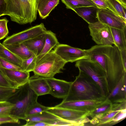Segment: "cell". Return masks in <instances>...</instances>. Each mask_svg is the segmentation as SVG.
<instances>
[{
  "label": "cell",
  "instance_id": "cell-1",
  "mask_svg": "<svg viewBox=\"0 0 126 126\" xmlns=\"http://www.w3.org/2000/svg\"><path fill=\"white\" fill-rule=\"evenodd\" d=\"M86 50L89 59L97 62L105 70L110 93L126 73L119 50L115 45H97Z\"/></svg>",
  "mask_w": 126,
  "mask_h": 126
},
{
  "label": "cell",
  "instance_id": "cell-2",
  "mask_svg": "<svg viewBox=\"0 0 126 126\" xmlns=\"http://www.w3.org/2000/svg\"><path fill=\"white\" fill-rule=\"evenodd\" d=\"M106 97L103 95L98 85L88 76L79 71L78 75L72 82L68 94L63 102L97 100H103Z\"/></svg>",
  "mask_w": 126,
  "mask_h": 126
},
{
  "label": "cell",
  "instance_id": "cell-3",
  "mask_svg": "<svg viewBox=\"0 0 126 126\" xmlns=\"http://www.w3.org/2000/svg\"><path fill=\"white\" fill-rule=\"evenodd\" d=\"M39 0H6V15L19 24H31L36 19Z\"/></svg>",
  "mask_w": 126,
  "mask_h": 126
},
{
  "label": "cell",
  "instance_id": "cell-4",
  "mask_svg": "<svg viewBox=\"0 0 126 126\" xmlns=\"http://www.w3.org/2000/svg\"><path fill=\"white\" fill-rule=\"evenodd\" d=\"M75 66L79 71L86 75L98 85L106 97L110 92L105 72L97 62L90 59H83L76 62Z\"/></svg>",
  "mask_w": 126,
  "mask_h": 126
},
{
  "label": "cell",
  "instance_id": "cell-5",
  "mask_svg": "<svg viewBox=\"0 0 126 126\" xmlns=\"http://www.w3.org/2000/svg\"><path fill=\"white\" fill-rule=\"evenodd\" d=\"M38 96L30 87L28 82L21 87L19 92L8 101L14 105L10 115L24 120L27 109L37 101Z\"/></svg>",
  "mask_w": 126,
  "mask_h": 126
},
{
  "label": "cell",
  "instance_id": "cell-6",
  "mask_svg": "<svg viewBox=\"0 0 126 126\" xmlns=\"http://www.w3.org/2000/svg\"><path fill=\"white\" fill-rule=\"evenodd\" d=\"M67 63L57 55L54 50L44 56L36 62L33 71L34 75L45 78L54 77L62 72Z\"/></svg>",
  "mask_w": 126,
  "mask_h": 126
},
{
  "label": "cell",
  "instance_id": "cell-7",
  "mask_svg": "<svg viewBox=\"0 0 126 126\" xmlns=\"http://www.w3.org/2000/svg\"><path fill=\"white\" fill-rule=\"evenodd\" d=\"M46 111L61 119L74 122L79 126H83L90 122L88 118L89 112L54 106L49 107Z\"/></svg>",
  "mask_w": 126,
  "mask_h": 126
},
{
  "label": "cell",
  "instance_id": "cell-8",
  "mask_svg": "<svg viewBox=\"0 0 126 126\" xmlns=\"http://www.w3.org/2000/svg\"><path fill=\"white\" fill-rule=\"evenodd\" d=\"M90 35L97 45H112L113 39L110 27L99 21L89 24Z\"/></svg>",
  "mask_w": 126,
  "mask_h": 126
},
{
  "label": "cell",
  "instance_id": "cell-9",
  "mask_svg": "<svg viewBox=\"0 0 126 126\" xmlns=\"http://www.w3.org/2000/svg\"><path fill=\"white\" fill-rule=\"evenodd\" d=\"M47 31L44 24L41 23L8 37L2 44L4 45H7L21 43L45 33Z\"/></svg>",
  "mask_w": 126,
  "mask_h": 126
},
{
  "label": "cell",
  "instance_id": "cell-10",
  "mask_svg": "<svg viewBox=\"0 0 126 126\" xmlns=\"http://www.w3.org/2000/svg\"><path fill=\"white\" fill-rule=\"evenodd\" d=\"M54 50L67 63L89 59L86 49L74 47L67 44H59L54 48Z\"/></svg>",
  "mask_w": 126,
  "mask_h": 126
},
{
  "label": "cell",
  "instance_id": "cell-11",
  "mask_svg": "<svg viewBox=\"0 0 126 126\" xmlns=\"http://www.w3.org/2000/svg\"><path fill=\"white\" fill-rule=\"evenodd\" d=\"M97 15L98 21L110 27L120 29L126 28V20L108 9H99Z\"/></svg>",
  "mask_w": 126,
  "mask_h": 126
},
{
  "label": "cell",
  "instance_id": "cell-12",
  "mask_svg": "<svg viewBox=\"0 0 126 126\" xmlns=\"http://www.w3.org/2000/svg\"><path fill=\"white\" fill-rule=\"evenodd\" d=\"M106 99L103 100H85L62 101L55 106L90 112L103 104Z\"/></svg>",
  "mask_w": 126,
  "mask_h": 126
},
{
  "label": "cell",
  "instance_id": "cell-13",
  "mask_svg": "<svg viewBox=\"0 0 126 126\" xmlns=\"http://www.w3.org/2000/svg\"><path fill=\"white\" fill-rule=\"evenodd\" d=\"M45 78L50 87L49 94L55 97L63 99L67 96L72 82L57 79L54 77Z\"/></svg>",
  "mask_w": 126,
  "mask_h": 126
},
{
  "label": "cell",
  "instance_id": "cell-14",
  "mask_svg": "<svg viewBox=\"0 0 126 126\" xmlns=\"http://www.w3.org/2000/svg\"><path fill=\"white\" fill-rule=\"evenodd\" d=\"M2 73L13 87L19 88L28 82L30 72L21 70L5 69L0 66Z\"/></svg>",
  "mask_w": 126,
  "mask_h": 126
},
{
  "label": "cell",
  "instance_id": "cell-15",
  "mask_svg": "<svg viewBox=\"0 0 126 126\" xmlns=\"http://www.w3.org/2000/svg\"><path fill=\"white\" fill-rule=\"evenodd\" d=\"M126 73L106 97L112 104L126 101Z\"/></svg>",
  "mask_w": 126,
  "mask_h": 126
},
{
  "label": "cell",
  "instance_id": "cell-16",
  "mask_svg": "<svg viewBox=\"0 0 126 126\" xmlns=\"http://www.w3.org/2000/svg\"><path fill=\"white\" fill-rule=\"evenodd\" d=\"M28 83L38 96L49 94L50 88L45 77L34 75L30 77Z\"/></svg>",
  "mask_w": 126,
  "mask_h": 126
},
{
  "label": "cell",
  "instance_id": "cell-17",
  "mask_svg": "<svg viewBox=\"0 0 126 126\" xmlns=\"http://www.w3.org/2000/svg\"><path fill=\"white\" fill-rule=\"evenodd\" d=\"M96 6L82 7L74 9V11L88 24L93 23L98 21L97 14L99 10Z\"/></svg>",
  "mask_w": 126,
  "mask_h": 126
},
{
  "label": "cell",
  "instance_id": "cell-18",
  "mask_svg": "<svg viewBox=\"0 0 126 126\" xmlns=\"http://www.w3.org/2000/svg\"><path fill=\"white\" fill-rule=\"evenodd\" d=\"M45 34V41L43 49L36 57V63L44 56L52 50L59 43L56 34L50 30H47Z\"/></svg>",
  "mask_w": 126,
  "mask_h": 126
},
{
  "label": "cell",
  "instance_id": "cell-19",
  "mask_svg": "<svg viewBox=\"0 0 126 126\" xmlns=\"http://www.w3.org/2000/svg\"><path fill=\"white\" fill-rule=\"evenodd\" d=\"M45 41V33L26 40L22 43L34 54L37 56L41 51Z\"/></svg>",
  "mask_w": 126,
  "mask_h": 126
},
{
  "label": "cell",
  "instance_id": "cell-20",
  "mask_svg": "<svg viewBox=\"0 0 126 126\" xmlns=\"http://www.w3.org/2000/svg\"><path fill=\"white\" fill-rule=\"evenodd\" d=\"M24 120L26 121L27 122H46L50 123L51 126H54V124L56 121L63 120L45 111L34 115L26 116Z\"/></svg>",
  "mask_w": 126,
  "mask_h": 126
},
{
  "label": "cell",
  "instance_id": "cell-21",
  "mask_svg": "<svg viewBox=\"0 0 126 126\" xmlns=\"http://www.w3.org/2000/svg\"><path fill=\"white\" fill-rule=\"evenodd\" d=\"M59 2V0H39L37 11L41 18H46Z\"/></svg>",
  "mask_w": 126,
  "mask_h": 126
},
{
  "label": "cell",
  "instance_id": "cell-22",
  "mask_svg": "<svg viewBox=\"0 0 126 126\" xmlns=\"http://www.w3.org/2000/svg\"><path fill=\"white\" fill-rule=\"evenodd\" d=\"M110 28L114 45L119 50H126V28L120 29Z\"/></svg>",
  "mask_w": 126,
  "mask_h": 126
},
{
  "label": "cell",
  "instance_id": "cell-23",
  "mask_svg": "<svg viewBox=\"0 0 126 126\" xmlns=\"http://www.w3.org/2000/svg\"><path fill=\"white\" fill-rule=\"evenodd\" d=\"M4 46L23 61L28 59L34 54L22 43Z\"/></svg>",
  "mask_w": 126,
  "mask_h": 126
},
{
  "label": "cell",
  "instance_id": "cell-24",
  "mask_svg": "<svg viewBox=\"0 0 126 126\" xmlns=\"http://www.w3.org/2000/svg\"><path fill=\"white\" fill-rule=\"evenodd\" d=\"M0 58L20 67L23 62L20 58L1 43L0 45Z\"/></svg>",
  "mask_w": 126,
  "mask_h": 126
},
{
  "label": "cell",
  "instance_id": "cell-25",
  "mask_svg": "<svg viewBox=\"0 0 126 126\" xmlns=\"http://www.w3.org/2000/svg\"><path fill=\"white\" fill-rule=\"evenodd\" d=\"M110 10L126 20V6L119 0H106Z\"/></svg>",
  "mask_w": 126,
  "mask_h": 126
},
{
  "label": "cell",
  "instance_id": "cell-26",
  "mask_svg": "<svg viewBox=\"0 0 126 126\" xmlns=\"http://www.w3.org/2000/svg\"><path fill=\"white\" fill-rule=\"evenodd\" d=\"M67 9L72 10L77 8L89 6H96L91 0H61Z\"/></svg>",
  "mask_w": 126,
  "mask_h": 126
},
{
  "label": "cell",
  "instance_id": "cell-27",
  "mask_svg": "<svg viewBox=\"0 0 126 126\" xmlns=\"http://www.w3.org/2000/svg\"><path fill=\"white\" fill-rule=\"evenodd\" d=\"M20 87L15 88L0 86V101H8L19 92Z\"/></svg>",
  "mask_w": 126,
  "mask_h": 126
},
{
  "label": "cell",
  "instance_id": "cell-28",
  "mask_svg": "<svg viewBox=\"0 0 126 126\" xmlns=\"http://www.w3.org/2000/svg\"><path fill=\"white\" fill-rule=\"evenodd\" d=\"M112 104V103L106 98L105 101L103 104L89 112L88 116H90L92 118L96 115L99 114H103V116L111 109Z\"/></svg>",
  "mask_w": 126,
  "mask_h": 126
},
{
  "label": "cell",
  "instance_id": "cell-29",
  "mask_svg": "<svg viewBox=\"0 0 126 126\" xmlns=\"http://www.w3.org/2000/svg\"><path fill=\"white\" fill-rule=\"evenodd\" d=\"M36 57L33 54L28 59L23 61L20 67L21 70L29 72L33 71L36 65Z\"/></svg>",
  "mask_w": 126,
  "mask_h": 126
},
{
  "label": "cell",
  "instance_id": "cell-30",
  "mask_svg": "<svg viewBox=\"0 0 126 126\" xmlns=\"http://www.w3.org/2000/svg\"><path fill=\"white\" fill-rule=\"evenodd\" d=\"M49 107L43 106L37 101L31 105L28 109L26 113V116L34 115L46 111Z\"/></svg>",
  "mask_w": 126,
  "mask_h": 126
},
{
  "label": "cell",
  "instance_id": "cell-31",
  "mask_svg": "<svg viewBox=\"0 0 126 126\" xmlns=\"http://www.w3.org/2000/svg\"><path fill=\"white\" fill-rule=\"evenodd\" d=\"M14 106V104L8 101H0V118L10 116L11 111Z\"/></svg>",
  "mask_w": 126,
  "mask_h": 126
},
{
  "label": "cell",
  "instance_id": "cell-32",
  "mask_svg": "<svg viewBox=\"0 0 126 126\" xmlns=\"http://www.w3.org/2000/svg\"><path fill=\"white\" fill-rule=\"evenodd\" d=\"M126 117V109H123L116 114L113 118L104 126L114 125L124 119Z\"/></svg>",
  "mask_w": 126,
  "mask_h": 126
},
{
  "label": "cell",
  "instance_id": "cell-33",
  "mask_svg": "<svg viewBox=\"0 0 126 126\" xmlns=\"http://www.w3.org/2000/svg\"><path fill=\"white\" fill-rule=\"evenodd\" d=\"M8 22L6 18L0 19V40L6 37L9 33L7 26Z\"/></svg>",
  "mask_w": 126,
  "mask_h": 126
},
{
  "label": "cell",
  "instance_id": "cell-34",
  "mask_svg": "<svg viewBox=\"0 0 126 126\" xmlns=\"http://www.w3.org/2000/svg\"><path fill=\"white\" fill-rule=\"evenodd\" d=\"M0 66L7 69L22 70L20 67L0 58Z\"/></svg>",
  "mask_w": 126,
  "mask_h": 126
},
{
  "label": "cell",
  "instance_id": "cell-35",
  "mask_svg": "<svg viewBox=\"0 0 126 126\" xmlns=\"http://www.w3.org/2000/svg\"><path fill=\"white\" fill-rule=\"evenodd\" d=\"M99 9H108L109 6L106 0H91Z\"/></svg>",
  "mask_w": 126,
  "mask_h": 126
},
{
  "label": "cell",
  "instance_id": "cell-36",
  "mask_svg": "<svg viewBox=\"0 0 126 126\" xmlns=\"http://www.w3.org/2000/svg\"><path fill=\"white\" fill-rule=\"evenodd\" d=\"M0 122L3 124L12 123L19 124L20 123L19 119L11 116L6 117L0 118Z\"/></svg>",
  "mask_w": 126,
  "mask_h": 126
},
{
  "label": "cell",
  "instance_id": "cell-37",
  "mask_svg": "<svg viewBox=\"0 0 126 126\" xmlns=\"http://www.w3.org/2000/svg\"><path fill=\"white\" fill-rule=\"evenodd\" d=\"M24 126H51L50 123L44 122L34 121L27 122L26 124L23 125Z\"/></svg>",
  "mask_w": 126,
  "mask_h": 126
},
{
  "label": "cell",
  "instance_id": "cell-38",
  "mask_svg": "<svg viewBox=\"0 0 126 126\" xmlns=\"http://www.w3.org/2000/svg\"><path fill=\"white\" fill-rule=\"evenodd\" d=\"M0 86L7 87H12L10 83L5 78L0 68Z\"/></svg>",
  "mask_w": 126,
  "mask_h": 126
},
{
  "label": "cell",
  "instance_id": "cell-39",
  "mask_svg": "<svg viewBox=\"0 0 126 126\" xmlns=\"http://www.w3.org/2000/svg\"><path fill=\"white\" fill-rule=\"evenodd\" d=\"M6 0H0V17L6 15Z\"/></svg>",
  "mask_w": 126,
  "mask_h": 126
},
{
  "label": "cell",
  "instance_id": "cell-40",
  "mask_svg": "<svg viewBox=\"0 0 126 126\" xmlns=\"http://www.w3.org/2000/svg\"><path fill=\"white\" fill-rule=\"evenodd\" d=\"M119 51L124 67L126 70V50H120Z\"/></svg>",
  "mask_w": 126,
  "mask_h": 126
},
{
  "label": "cell",
  "instance_id": "cell-41",
  "mask_svg": "<svg viewBox=\"0 0 126 126\" xmlns=\"http://www.w3.org/2000/svg\"><path fill=\"white\" fill-rule=\"evenodd\" d=\"M90 123L94 125L97 126L99 123V120L98 119L94 117L92 118L91 120H90Z\"/></svg>",
  "mask_w": 126,
  "mask_h": 126
},
{
  "label": "cell",
  "instance_id": "cell-42",
  "mask_svg": "<svg viewBox=\"0 0 126 126\" xmlns=\"http://www.w3.org/2000/svg\"><path fill=\"white\" fill-rule=\"evenodd\" d=\"M124 6H126V0H119Z\"/></svg>",
  "mask_w": 126,
  "mask_h": 126
},
{
  "label": "cell",
  "instance_id": "cell-43",
  "mask_svg": "<svg viewBox=\"0 0 126 126\" xmlns=\"http://www.w3.org/2000/svg\"><path fill=\"white\" fill-rule=\"evenodd\" d=\"M2 124H3L2 122H0V125H1Z\"/></svg>",
  "mask_w": 126,
  "mask_h": 126
},
{
  "label": "cell",
  "instance_id": "cell-44",
  "mask_svg": "<svg viewBox=\"0 0 126 126\" xmlns=\"http://www.w3.org/2000/svg\"><path fill=\"white\" fill-rule=\"evenodd\" d=\"M1 43L0 42V45L1 44Z\"/></svg>",
  "mask_w": 126,
  "mask_h": 126
}]
</instances>
